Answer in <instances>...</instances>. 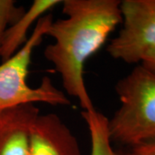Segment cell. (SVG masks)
<instances>
[{
	"label": "cell",
	"instance_id": "6da1fadb",
	"mask_svg": "<svg viewBox=\"0 0 155 155\" xmlns=\"http://www.w3.org/2000/svg\"><path fill=\"white\" fill-rule=\"evenodd\" d=\"M65 18L53 21L47 32L54 39L44 57L61 78L66 93L78 100L83 111L95 110L84 78L86 61L122 23L119 0L61 1Z\"/></svg>",
	"mask_w": 155,
	"mask_h": 155
},
{
	"label": "cell",
	"instance_id": "7a4b0ae2",
	"mask_svg": "<svg viewBox=\"0 0 155 155\" xmlns=\"http://www.w3.org/2000/svg\"><path fill=\"white\" fill-rule=\"evenodd\" d=\"M116 91L121 105L108 121L111 141L134 147L155 140V74L139 65Z\"/></svg>",
	"mask_w": 155,
	"mask_h": 155
},
{
	"label": "cell",
	"instance_id": "3957f363",
	"mask_svg": "<svg viewBox=\"0 0 155 155\" xmlns=\"http://www.w3.org/2000/svg\"><path fill=\"white\" fill-rule=\"evenodd\" d=\"M53 21L51 14L41 17L26 43L14 55L0 64V112L35 103L54 106L71 104L66 93L56 88L48 76L42 78L36 88L27 83L33 51L47 35Z\"/></svg>",
	"mask_w": 155,
	"mask_h": 155
},
{
	"label": "cell",
	"instance_id": "277c9868",
	"mask_svg": "<svg viewBox=\"0 0 155 155\" xmlns=\"http://www.w3.org/2000/svg\"><path fill=\"white\" fill-rule=\"evenodd\" d=\"M121 12L122 28L107 52L115 60L140 63L155 50V0H123Z\"/></svg>",
	"mask_w": 155,
	"mask_h": 155
},
{
	"label": "cell",
	"instance_id": "5b68a950",
	"mask_svg": "<svg viewBox=\"0 0 155 155\" xmlns=\"http://www.w3.org/2000/svg\"><path fill=\"white\" fill-rule=\"evenodd\" d=\"M29 155H81L79 143L54 113L39 114L30 132Z\"/></svg>",
	"mask_w": 155,
	"mask_h": 155
},
{
	"label": "cell",
	"instance_id": "8992f818",
	"mask_svg": "<svg viewBox=\"0 0 155 155\" xmlns=\"http://www.w3.org/2000/svg\"><path fill=\"white\" fill-rule=\"evenodd\" d=\"M39 114L32 104L0 112V155H29L31 127Z\"/></svg>",
	"mask_w": 155,
	"mask_h": 155
},
{
	"label": "cell",
	"instance_id": "52a82bcc",
	"mask_svg": "<svg viewBox=\"0 0 155 155\" xmlns=\"http://www.w3.org/2000/svg\"><path fill=\"white\" fill-rule=\"evenodd\" d=\"M61 4L60 0H35L27 11L5 30L1 49L0 57L5 61L14 55L28 41L27 33L34 22L45 16L57 5Z\"/></svg>",
	"mask_w": 155,
	"mask_h": 155
},
{
	"label": "cell",
	"instance_id": "ba28073f",
	"mask_svg": "<svg viewBox=\"0 0 155 155\" xmlns=\"http://www.w3.org/2000/svg\"><path fill=\"white\" fill-rule=\"evenodd\" d=\"M91 137V155H119L111 146L109 134V119L97 110L82 111Z\"/></svg>",
	"mask_w": 155,
	"mask_h": 155
},
{
	"label": "cell",
	"instance_id": "9c48e42d",
	"mask_svg": "<svg viewBox=\"0 0 155 155\" xmlns=\"http://www.w3.org/2000/svg\"><path fill=\"white\" fill-rule=\"evenodd\" d=\"M22 7H17L13 0H0V49L2 41L8 26H11L24 12Z\"/></svg>",
	"mask_w": 155,
	"mask_h": 155
},
{
	"label": "cell",
	"instance_id": "30bf717a",
	"mask_svg": "<svg viewBox=\"0 0 155 155\" xmlns=\"http://www.w3.org/2000/svg\"><path fill=\"white\" fill-rule=\"evenodd\" d=\"M130 155H155V140L132 147Z\"/></svg>",
	"mask_w": 155,
	"mask_h": 155
},
{
	"label": "cell",
	"instance_id": "8fae6325",
	"mask_svg": "<svg viewBox=\"0 0 155 155\" xmlns=\"http://www.w3.org/2000/svg\"><path fill=\"white\" fill-rule=\"evenodd\" d=\"M140 65L147 70L155 74V50L150 52L145 56L140 62Z\"/></svg>",
	"mask_w": 155,
	"mask_h": 155
}]
</instances>
